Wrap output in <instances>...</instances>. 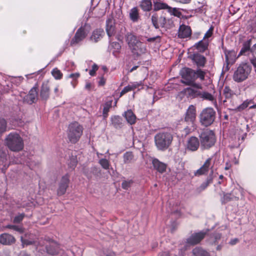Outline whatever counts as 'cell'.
Masks as SVG:
<instances>
[{"label":"cell","instance_id":"6da1fadb","mask_svg":"<svg viewBox=\"0 0 256 256\" xmlns=\"http://www.w3.org/2000/svg\"><path fill=\"white\" fill-rule=\"evenodd\" d=\"M6 144L9 149L13 152H19L24 149L22 138L16 133H11L6 139Z\"/></svg>","mask_w":256,"mask_h":256},{"label":"cell","instance_id":"7a4b0ae2","mask_svg":"<svg viewBox=\"0 0 256 256\" xmlns=\"http://www.w3.org/2000/svg\"><path fill=\"white\" fill-rule=\"evenodd\" d=\"M83 132V128L77 122H72L69 126L68 136L70 142L76 144L80 140Z\"/></svg>","mask_w":256,"mask_h":256},{"label":"cell","instance_id":"3957f363","mask_svg":"<svg viewBox=\"0 0 256 256\" xmlns=\"http://www.w3.org/2000/svg\"><path fill=\"white\" fill-rule=\"evenodd\" d=\"M173 140V137L169 133H159L155 138V144L160 150H165L169 148Z\"/></svg>","mask_w":256,"mask_h":256},{"label":"cell","instance_id":"277c9868","mask_svg":"<svg viewBox=\"0 0 256 256\" xmlns=\"http://www.w3.org/2000/svg\"><path fill=\"white\" fill-rule=\"evenodd\" d=\"M251 70V66L249 63L242 64L234 73V80L238 83L245 81L250 75Z\"/></svg>","mask_w":256,"mask_h":256},{"label":"cell","instance_id":"5b68a950","mask_svg":"<svg viewBox=\"0 0 256 256\" xmlns=\"http://www.w3.org/2000/svg\"><path fill=\"white\" fill-rule=\"evenodd\" d=\"M216 138L215 133L211 130L205 131L201 135V142L203 148L206 149L211 148L215 145Z\"/></svg>","mask_w":256,"mask_h":256},{"label":"cell","instance_id":"8992f818","mask_svg":"<svg viewBox=\"0 0 256 256\" xmlns=\"http://www.w3.org/2000/svg\"><path fill=\"white\" fill-rule=\"evenodd\" d=\"M215 117L216 113L214 110L211 108H208L203 110L201 114V122L204 126L208 127L213 123Z\"/></svg>","mask_w":256,"mask_h":256},{"label":"cell","instance_id":"52a82bcc","mask_svg":"<svg viewBox=\"0 0 256 256\" xmlns=\"http://www.w3.org/2000/svg\"><path fill=\"white\" fill-rule=\"evenodd\" d=\"M180 75L185 80L183 81V83H194L199 78L197 72L188 68L182 69L180 72Z\"/></svg>","mask_w":256,"mask_h":256},{"label":"cell","instance_id":"ba28073f","mask_svg":"<svg viewBox=\"0 0 256 256\" xmlns=\"http://www.w3.org/2000/svg\"><path fill=\"white\" fill-rule=\"evenodd\" d=\"M70 182V179L68 174L63 177L60 181V185L58 190V195L59 196L63 195L66 193Z\"/></svg>","mask_w":256,"mask_h":256},{"label":"cell","instance_id":"9c48e42d","mask_svg":"<svg viewBox=\"0 0 256 256\" xmlns=\"http://www.w3.org/2000/svg\"><path fill=\"white\" fill-rule=\"evenodd\" d=\"M206 235V233L198 232L192 235L187 240V242L191 245H196L198 244L204 239Z\"/></svg>","mask_w":256,"mask_h":256},{"label":"cell","instance_id":"30bf717a","mask_svg":"<svg viewBox=\"0 0 256 256\" xmlns=\"http://www.w3.org/2000/svg\"><path fill=\"white\" fill-rule=\"evenodd\" d=\"M87 31L84 27L79 29L72 41V45H75L82 41L87 35Z\"/></svg>","mask_w":256,"mask_h":256},{"label":"cell","instance_id":"8fae6325","mask_svg":"<svg viewBox=\"0 0 256 256\" xmlns=\"http://www.w3.org/2000/svg\"><path fill=\"white\" fill-rule=\"evenodd\" d=\"M38 97L37 88H34L29 92L27 96L25 97V101L29 104H33L36 103L38 100Z\"/></svg>","mask_w":256,"mask_h":256},{"label":"cell","instance_id":"7c38bea8","mask_svg":"<svg viewBox=\"0 0 256 256\" xmlns=\"http://www.w3.org/2000/svg\"><path fill=\"white\" fill-rule=\"evenodd\" d=\"M192 30L191 28L186 25H182L180 28L178 36L180 38L184 39L189 38L191 36Z\"/></svg>","mask_w":256,"mask_h":256},{"label":"cell","instance_id":"4fadbf2b","mask_svg":"<svg viewBox=\"0 0 256 256\" xmlns=\"http://www.w3.org/2000/svg\"><path fill=\"white\" fill-rule=\"evenodd\" d=\"M127 41L131 48L134 51L138 50V49L140 48V43L135 36L130 34L127 37Z\"/></svg>","mask_w":256,"mask_h":256},{"label":"cell","instance_id":"5bb4252c","mask_svg":"<svg viewBox=\"0 0 256 256\" xmlns=\"http://www.w3.org/2000/svg\"><path fill=\"white\" fill-rule=\"evenodd\" d=\"M0 242L3 245H12L16 243V239L10 234H3L0 237Z\"/></svg>","mask_w":256,"mask_h":256},{"label":"cell","instance_id":"9a60e30c","mask_svg":"<svg viewBox=\"0 0 256 256\" xmlns=\"http://www.w3.org/2000/svg\"><path fill=\"white\" fill-rule=\"evenodd\" d=\"M105 32L102 29H97L95 30L91 37V40L93 42L96 43L100 41L103 38Z\"/></svg>","mask_w":256,"mask_h":256},{"label":"cell","instance_id":"2e32d148","mask_svg":"<svg viewBox=\"0 0 256 256\" xmlns=\"http://www.w3.org/2000/svg\"><path fill=\"white\" fill-rule=\"evenodd\" d=\"M196 117V110L194 106L189 107L187 112L186 116V121L188 122H193L195 120Z\"/></svg>","mask_w":256,"mask_h":256},{"label":"cell","instance_id":"e0dca14e","mask_svg":"<svg viewBox=\"0 0 256 256\" xmlns=\"http://www.w3.org/2000/svg\"><path fill=\"white\" fill-rule=\"evenodd\" d=\"M115 29V23L114 19L113 18H110L108 20L106 26V30L107 33L110 37L112 36L113 35Z\"/></svg>","mask_w":256,"mask_h":256},{"label":"cell","instance_id":"ac0fdd59","mask_svg":"<svg viewBox=\"0 0 256 256\" xmlns=\"http://www.w3.org/2000/svg\"><path fill=\"white\" fill-rule=\"evenodd\" d=\"M192 59L199 67H203L205 65L206 59L204 56L199 54H194L192 56Z\"/></svg>","mask_w":256,"mask_h":256},{"label":"cell","instance_id":"d6986e66","mask_svg":"<svg viewBox=\"0 0 256 256\" xmlns=\"http://www.w3.org/2000/svg\"><path fill=\"white\" fill-rule=\"evenodd\" d=\"M111 122L114 127L117 129L122 128L124 125L123 120L119 116H113L111 118Z\"/></svg>","mask_w":256,"mask_h":256},{"label":"cell","instance_id":"ffe728a7","mask_svg":"<svg viewBox=\"0 0 256 256\" xmlns=\"http://www.w3.org/2000/svg\"><path fill=\"white\" fill-rule=\"evenodd\" d=\"M199 141L197 138L192 137L188 142V148L191 151L197 150L199 147Z\"/></svg>","mask_w":256,"mask_h":256},{"label":"cell","instance_id":"44dd1931","mask_svg":"<svg viewBox=\"0 0 256 256\" xmlns=\"http://www.w3.org/2000/svg\"><path fill=\"white\" fill-rule=\"evenodd\" d=\"M153 165L155 169L160 173H163L166 170V165L164 163H161L158 160L155 159L153 161Z\"/></svg>","mask_w":256,"mask_h":256},{"label":"cell","instance_id":"7402d4cb","mask_svg":"<svg viewBox=\"0 0 256 256\" xmlns=\"http://www.w3.org/2000/svg\"><path fill=\"white\" fill-rule=\"evenodd\" d=\"M125 116H126L127 121L130 124H134L135 123L136 121V117L132 111L129 110L127 111L125 114Z\"/></svg>","mask_w":256,"mask_h":256},{"label":"cell","instance_id":"603a6c76","mask_svg":"<svg viewBox=\"0 0 256 256\" xmlns=\"http://www.w3.org/2000/svg\"><path fill=\"white\" fill-rule=\"evenodd\" d=\"M193 253L195 256H210L208 252L200 247L196 248L193 250Z\"/></svg>","mask_w":256,"mask_h":256},{"label":"cell","instance_id":"cb8c5ba5","mask_svg":"<svg viewBox=\"0 0 256 256\" xmlns=\"http://www.w3.org/2000/svg\"><path fill=\"white\" fill-rule=\"evenodd\" d=\"M182 94L187 95L189 97H195V96H201L202 94L200 93L198 91H196L192 89H188L182 92Z\"/></svg>","mask_w":256,"mask_h":256},{"label":"cell","instance_id":"d4e9b609","mask_svg":"<svg viewBox=\"0 0 256 256\" xmlns=\"http://www.w3.org/2000/svg\"><path fill=\"white\" fill-rule=\"evenodd\" d=\"M208 46V43L205 41V40H203V41H202L200 42L197 44L196 46V47L197 49L199 50V51L204 52V51H205L207 49Z\"/></svg>","mask_w":256,"mask_h":256},{"label":"cell","instance_id":"484cf974","mask_svg":"<svg viewBox=\"0 0 256 256\" xmlns=\"http://www.w3.org/2000/svg\"><path fill=\"white\" fill-rule=\"evenodd\" d=\"M141 7L144 11H150L152 9V3L150 1H144L141 4Z\"/></svg>","mask_w":256,"mask_h":256},{"label":"cell","instance_id":"4316f807","mask_svg":"<svg viewBox=\"0 0 256 256\" xmlns=\"http://www.w3.org/2000/svg\"><path fill=\"white\" fill-rule=\"evenodd\" d=\"M130 15L131 19H132V21L134 22H136L138 21L139 18V11L137 8H134L131 10Z\"/></svg>","mask_w":256,"mask_h":256},{"label":"cell","instance_id":"83f0119b","mask_svg":"<svg viewBox=\"0 0 256 256\" xmlns=\"http://www.w3.org/2000/svg\"><path fill=\"white\" fill-rule=\"evenodd\" d=\"M210 165V160H209L207 161L206 163L203 166V167H202L197 172V175H201L205 174L208 171Z\"/></svg>","mask_w":256,"mask_h":256},{"label":"cell","instance_id":"f1b7e54d","mask_svg":"<svg viewBox=\"0 0 256 256\" xmlns=\"http://www.w3.org/2000/svg\"><path fill=\"white\" fill-rule=\"evenodd\" d=\"M171 8L167 4H164L163 3L156 2L155 4V10L159 11L160 10L164 9H171Z\"/></svg>","mask_w":256,"mask_h":256},{"label":"cell","instance_id":"f546056e","mask_svg":"<svg viewBox=\"0 0 256 256\" xmlns=\"http://www.w3.org/2000/svg\"><path fill=\"white\" fill-rule=\"evenodd\" d=\"M78 161L77 157L75 156H72L70 157L69 162V167L72 170H73L76 168L77 165Z\"/></svg>","mask_w":256,"mask_h":256},{"label":"cell","instance_id":"4dcf8cb0","mask_svg":"<svg viewBox=\"0 0 256 256\" xmlns=\"http://www.w3.org/2000/svg\"><path fill=\"white\" fill-rule=\"evenodd\" d=\"M49 93V88L47 85H44L42 90L41 97L44 100H46L48 98Z\"/></svg>","mask_w":256,"mask_h":256},{"label":"cell","instance_id":"1f68e13d","mask_svg":"<svg viewBox=\"0 0 256 256\" xmlns=\"http://www.w3.org/2000/svg\"><path fill=\"white\" fill-rule=\"evenodd\" d=\"M134 158V155L132 152H129L126 153L124 156V159L125 163L128 164L132 162Z\"/></svg>","mask_w":256,"mask_h":256},{"label":"cell","instance_id":"d6a6232c","mask_svg":"<svg viewBox=\"0 0 256 256\" xmlns=\"http://www.w3.org/2000/svg\"><path fill=\"white\" fill-rule=\"evenodd\" d=\"M235 60V55H234V52H228L227 55V60L228 65H232L233 63V61Z\"/></svg>","mask_w":256,"mask_h":256},{"label":"cell","instance_id":"836d02e7","mask_svg":"<svg viewBox=\"0 0 256 256\" xmlns=\"http://www.w3.org/2000/svg\"><path fill=\"white\" fill-rule=\"evenodd\" d=\"M250 42H251V41H249L244 44L238 57H240V56L243 55L245 53H246L247 51H249L250 49Z\"/></svg>","mask_w":256,"mask_h":256},{"label":"cell","instance_id":"e575fe53","mask_svg":"<svg viewBox=\"0 0 256 256\" xmlns=\"http://www.w3.org/2000/svg\"><path fill=\"white\" fill-rule=\"evenodd\" d=\"M52 74V75H53L54 78L56 79H58V80L61 79L62 78V74L61 73V71H59L57 69L54 70Z\"/></svg>","mask_w":256,"mask_h":256},{"label":"cell","instance_id":"d590c367","mask_svg":"<svg viewBox=\"0 0 256 256\" xmlns=\"http://www.w3.org/2000/svg\"><path fill=\"white\" fill-rule=\"evenodd\" d=\"M6 121H5V120L2 119L1 122H0V131H1V134L6 131Z\"/></svg>","mask_w":256,"mask_h":256},{"label":"cell","instance_id":"8d00e7d4","mask_svg":"<svg viewBox=\"0 0 256 256\" xmlns=\"http://www.w3.org/2000/svg\"><path fill=\"white\" fill-rule=\"evenodd\" d=\"M111 105H112V101L108 102L105 105L103 112V115L105 117H107V115L108 114L109 111L111 107Z\"/></svg>","mask_w":256,"mask_h":256},{"label":"cell","instance_id":"74e56055","mask_svg":"<svg viewBox=\"0 0 256 256\" xmlns=\"http://www.w3.org/2000/svg\"><path fill=\"white\" fill-rule=\"evenodd\" d=\"M100 164L105 169H108L109 168V163L108 161L106 159H102L100 162Z\"/></svg>","mask_w":256,"mask_h":256},{"label":"cell","instance_id":"f35d334b","mask_svg":"<svg viewBox=\"0 0 256 256\" xmlns=\"http://www.w3.org/2000/svg\"><path fill=\"white\" fill-rule=\"evenodd\" d=\"M201 97H203V98L207 100H210V101H213V100H214V98H213L212 95H211L210 94L206 93V92H205V93H203L202 94Z\"/></svg>","mask_w":256,"mask_h":256},{"label":"cell","instance_id":"ab89813d","mask_svg":"<svg viewBox=\"0 0 256 256\" xmlns=\"http://www.w3.org/2000/svg\"><path fill=\"white\" fill-rule=\"evenodd\" d=\"M152 22L157 29L159 28V24H158V19L157 16L156 15H154L152 17Z\"/></svg>","mask_w":256,"mask_h":256},{"label":"cell","instance_id":"60d3db41","mask_svg":"<svg viewBox=\"0 0 256 256\" xmlns=\"http://www.w3.org/2000/svg\"><path fill=\"white\" fill-rule=\"evenodd\" d=\"M25 215L24 214H22V215H19L18 216L16 217L15 218V220H14V222L15 223H20L22 221V220L24 219Z\"/></svg>","mask_w":256,"mask_h":256},{"label":"cell","instance_id":"b9f144b4","mask_svg":"<svg viewBox=\"0 0 256 256\" xmlns=\"http://www.w3.org/2000/svg\"><path fill=\"white\" fill-rule=\"evenodd\" d=\"M213 30H214L213 27L211 28L210 30L208 31V32L207 33V34H206L205 36L204 37V39H208L209 38H210L213 35Z\"/></svg>","mask_w":256,"mask_h":256},{"label":"cell","instance_id":"7bdbcfd3","mask_svg":"<svg viewBox=\"0 0 256 256\" xmlns=\"http://www.w3.org/2000/svg\"><path fill=\"white\" fill-rule=\"evenodd\" d=\"M134 88L135 86H128V87H126V88L123 90V91H122V93H121V96H122V95H123L124 94L126 93L129 92V91H131V90H132Z\"/></svg>","mask_w":256,"mask_h":256},{"label":"cell","instance_id":"ee69618b","mask_svg":"<svg viewBox=\"0 0 256 256\" xmlns=\"http://www.w3.org/2000/svg\"><path fill=\"white\" fill-rule=\"evenodd\" d=\"M197 73L198 75V77L201 79H204L205 78V73L201 71V70H199V71H197Z\"/></svg>","mask_w":256,"mask_h":256},{"label":"cell","instance_id":"f6af8a7d","mask_svg":"<svg viewBox=\"0 0 256 256\" xmlns=\"http://www.w3.org/2000/svg\"><path fill=\"white\" fill-rule=\"evenodd\" d=\"M171 13L174 16L178 17H180L181 16V13L176 9H172Z\"/></svg>","mask_w":256,"mask_h":256},{"label":"cell","instance_id":"bcb514c9","mask_svg":"<svg viewBox=\"0 0 256 256\" xmlns=\"http://www.w3.org/2000/svg\"><path fill=\"white\" fill-rule=\"evenodd\" d=\"M249 104H250V102H249V101H246V102H244V103L241 106H240L238 109H239L240 110H242L245 109L248 106Z\"/></svg>","mask_w":256,"mask_h":256},{"label":"cell","instance_id":"7dc6e473","mask_svg":"<svg viewBox=\"0 0 256 256\" xmlns=\"http://www.w3.org/2000/svg\"><path fill=\"white\" fill-rule=\"evenodd\" d=\"M225 94L228 98H229V97H231V96L232 91L230 90L229 88H226V89H225Z\"/></svg>","mask_w":256,"mask_h":256},{"label":"cell","instance_id":"c3c4849f","mask_svg":"<svg viewBox=\"0 0 256 256\" xmlns=\"http://www.w3.org/2000/svg\"><path fill=\"white\" fill-rule=\"evenodd\" d=\"M98 67L97 65H95L94 66H93V70L91 71L90 74L92 75V76L94 75L96 73V71L98 70Z\"/></svg>","mask_w":256,"mask_h":256},{"label":"cell","instance_id":"681fc988","mask_svg":"<svg viewBox=\"0 0 256 256\" xmlns=\"http://www.w3.org/2000/svg\"><path fill=\"white\" fill-rule=\"evenodd\" d=\"M130 187V183L129 182H125L123 184V188L124 189H127Z\"/></svg>","mask_w":256,"mask_h":256},{"label":"cell","instance_id":"f907efd6","mask_svg":"<svg viewBox=\"0 0 256 256\" xmlns=\"http://www.w3.org/2000/svg\"><path fill=\"white\" fill-rule=\"evenodd\" d=\"M174 1L183 3V4H188L191 2V1H189V0H174Z\"/></svg>","mask_w":256,"mask_h":256},{"label":"cell","instance_id":"816d5d0a","mask_svg":"<svg viewBox=\"0 0 256 256\" xmlns=\"http://www.w3.org/2000/svg\"><path fill=\"white\" fill-rule=\"evenodd\" d=\"M8 228H9L10 229H14V230H16L17 231L21 232L23 231L20 228L18 227L17 226H8Z\"/></svg>","mask_w":256,"mask_h":256},{"label":"cell","instance_id":"f5cc1de1","mask_svg":"<svg viewBox=\"0 0 256 256\" xmlns=\"http://www.w3.org/2000/svg\"><path fill=\"white\" fill-rule=\"evenodd\" d=\"M252 51L253 54H254V56L256 57V44H255V45L253 47Z\"/></svg>","mask_w":256,"mask_h":256},{"label":"cell","instance_id":"db71d44e","mask_svg":"<svg viewBox=\"0 0 256 256\" xmlns=\"http://www.w3.org/2000/svg\"><path fill=\"white\" fill-rule=\"evenodd\" d=\"M113 46H114V47L116 49H120L121 48V46H120L119 44L118 43H117L113 44Z\"/></svg>","mask_w":256,"mask_h":256},{"label":"cell","instance_id":"11a10c76","mask_svg":"<svg viewBox=\"0 0 256 256\" xmlns=\"http://www.w3.org/2000/svg\"><path fill=\"white\" fill-rule=\"evenodd\" d=\"M251 61L252 64L253 65V66L255 68H256V59H253L251 60Z\"/></svg>","mask_w":256,"mask_h":256},{"label":"cell","instance_id":"9f6ffc18","mask_svg":"<svg viewBox=\"0 0 256 256\" xmlns=\"http://www.w3.org/2000/svg\"><path fill=\"white\" fill-rule=\"evenodd\" d=\"M159 256H169V253H162Z\"/></svg>","mask_w":256,"mask_h":256},{"label":"cell","instance_id":"6f0895ef","mask_svg":"<svg viewBox=\"0 0 256 256\" xmlns=\"http://www.w3.org/2000/svg\"><path fill=\"white\" fill-rule=\"evenodd\" d=\"M238 242V240L235 239V240H232V241L231 242V244H232V245H234V244H236Z\"/></svg>","mask_w":256,"mask_h":256},{"label":"cell","instance_id":"680465c9","mask_svg":"<svg viewBox=\"0 0 256 256\" xmlns=\"http://www.w3.org/2000/svg\"><path fill=\"white\" fill-rule=\"evenodd\" d=\"M19 256H30V255H28V254H27L26 253H22L21 255H20Z\"/></svg>","mask_w":256,"mask_h":256}]
</instances>
